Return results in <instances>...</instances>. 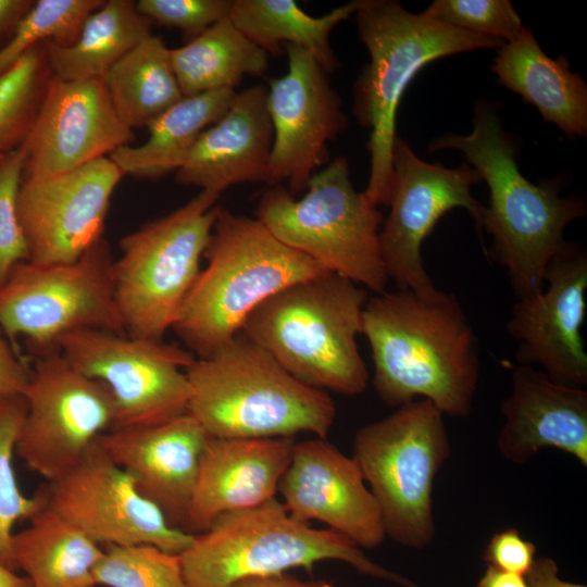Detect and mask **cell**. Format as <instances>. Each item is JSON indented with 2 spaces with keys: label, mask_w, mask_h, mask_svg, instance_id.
I'll return each instance as SVG.
<instances>
[{
  "label": "cell",
  "mask_w": 587,
  "mask_h": 587,
  "mask_svg": "<svg viewBox=\"0 0 587 587\" xmlns=\"http://www.w3.org/2000/svg\"><path fill=\"white\" fill-rule=\"evenodd\" d=\"M392 171L390 211L379 230L385 270L398 289L434 297L440 290L425 271L422 243L438 221L455 208L465 209L480 230L485 205L471 189L482 178L465 164L447 168L423 161L398 136L392 148Z\"/></svg>",
  "instance_id": "5bb4252c"
},
{
  "label": "cell",
  "mask_w": 587,
  "mask_h": 587,
  "mask_svg": "<svg viewBox=\"0 0 587 587\" xmlns=\"http://www.w3.org/2000/svg\"><path fill=\"white\" fill-rule=\"evenodd\" d=\"M444 416L416 399L354 436L352 458L378 503L386 537L407 548L424 549L436 537L433 489L452 451Z\"/></svg>",
  "instance_id": "9c48e42d"
},
{
  "label": "cell",
  "mask_w": 587,
  "mask_h": 587,
  "mask_svg": "<svg viewBox=\"0 0 587 587\" xmlns=\"http://www.w3.org/2000/svg\"><path fill=\"white\" fill-rule=\"evenodd\" d=\"M201 270L172 327L196 359H205L242 329L277 291L326 273L274 237L255 217L220 207Z\"/></svg>",
  "instance_id": "3957f363"
},
{
  "label": "cell",
  "mask_w": 587,
  "mask_h": 587,
  "mask_svg": "<svg viewBox=\"0 0 587 587\" xmlns=\"http://www.w3.org/2000/svg\"><path fill=\"white\" fill-rule=\"evenodd\" d=\"M288 71L270 80L266 105L273 126L267 186L287 183L296 197L329 162L328 142L348 126L328 74L307 50L284 46Z\"/></svg>",
  "instance_id": "2e32d148"
},
{
  "label": "cell",
  "mask_w": 587,
  "mask_h": 587,
  "mask_svg": "<svg viewBox=\"0 0 587 587\" xmlns=\"http://www.w3.org/2000/svg\"><path fill=\"white\" fill-rule=\"evenodd\" d=\"M424 13L449 26L510 42L524 25L508 0H435Z\"/></svg>",
  "instance_id": "d590c367"
},
{
  "label": "cell",
  "mask_w": 587,
  "mask_h": 587,
  "mask_svg": "<svg viewBox=\"0 0 587 587\" xmlns=\"http://www.w3.org/2000/svg\"><path fill=\"white\" fill-rule=\"evenodd\" d=\"M255 218L279 241L376 295L386 291L383 216L354 189L348 160L338 157L310 178L300 199L282 184L262 193Z\"/></svg>",
  "instance_id": "ba28073f"
},
{
  "label": "cell",
  "mask_w": 587,
  "mask_h": 587,
  "mask_svg": "<svg viewBox=\"0 0 587 587\" xmlns=\"http://www.w3.org/2000/svg\"><path fill=\"white\" fill-rule=\"evenodd\" d=\"M504 422L496 445L507 461L523 465L545 448L558 449L587 467V391L519 365L500 405Z\"/></svg>",
  "instance_id": "7402d4cb"
},
{
  "label": "cell",
  "mask_w": 587,
  "mask_h": 587,
  "mask_svg": "<svg viewBox=\"0 0 587 587\" xmlns=\"http://www.w3.org/2000/svg\"><path fill=\"white\" fill-rule=\"evenodd\" d=\"M0 587H32L27 577L18 575L0 561Z\"/></svg>",
  "instance_id": "f6af8a7d"
},
{
  "label": "cell",
  "mask_w": 587,
  "mask_h": 587,
  "mask_svg": "<svg viewBox=\"0 0 587 587\" xmlns=\"http://www.w3.org/2000/svg\"><path fill=\"white\" fill-rule=\"evenodd\" d=\"M542 291L515 299L507 332L516 342L520 365L538 366L550 379L587 385V352L582 336L586 316L587 252L566 241L552 258Z\"/></svg>",
  "instance_id": "e0dca14e"
},
{
  "label": "cell",
  "mask_w": 587,
  "mask_h": 587,
  "mask_svg": "<svg viewBox=\"0 0 587 587\" xmlns=\"http://www.w3.org/2000/svg\"><path fill=\"white\" fill-rule=\"evenodd\" d=\"M209 437L186 412L155 425L111 429L98 438V444L168 523L186 532Z\"/></svg>",
  "instance_id": "44dd1931"
},
{
  "label": "cell",
  "mask_w": 587,
  "mask_h": 587,
  "mask_svg": "<svg viewBox=\"0 0 587 587\" xmlns=\"http://www.w3.org/2000/svg\"><path fill=\"white\" fill-rule=\"evenodd\" d=\"M123 174L109 158L39 179H22L17 213L28 262L67 264L103 238L111 197Z\"/></svg>",
  "instance_id": "ac0fdd59"
},
{
  "label": "cell",
  "mask_w": 587,
  "mask_h": 587,
  "mask_svg": "<svg viewBox=\"0 0 587 587\" xmlns=\"http://www.w3.org/2000/svg\"><path fill=\"white\" fill-rule=\"evenodd\" d=\"M104 0H35L10 39L0 48V74L11 68L30 49L50 40L60 47L72 46L87 17Z\"/></svg>",
  "instance_id": "d6a6232c"
},
{
  "label": "cell",
  "mask_w": 587,
  "mask_h": 587,
  "mask_svg": "<svg viewBox=\"0 0 587 587\" xmlns=\"http://www.w3.org/2000/svg\"><path fill=\"white\" fill-rule=\"evenodd\" d=\"M55 348L109 389L114 428L155 425L187 412L191 390L186 370L196 357L177 344L84 329L62 336Z\"/></svg>",
  "instance_id": "7c38bea8"
},
{
  "label": "cell",
  "mask_w": 587,
  "mask_h": 587,
  "mask_svg": "<svg viewBox=\"0 0 587 587\" xmlns=\"http://www.w3.org/2000/svg\"><path fill=\"white\" fill-rule=\"evenodd\" d=\"M367 300L366 289L326 272L264 300L241 333L303 384L358 396L369 384L357 342Z\"/></svg>",
  "instance_id": "8992f818"
},
{
  "label": "cell",
  "mask_w": 587,
  "mask_h": 587,
  "mask_svg": "<svg viewBox=\"0 0 587 587\" xmlns=\"http://www.w3.org/2000/svg\"><path fill=\"white\" fill-rule=\"evenodd\" d=\"M476 587H528L525 576L487 565Z\"/></svg>",
  "instance_id": "ee69618b"
},
{
  "label": "cell",
  "mask_w": 587,
  "mask_h": 587,
  "mask_svg": "<svg viewBox=\"0 0 587 587\" xmlns=\"http://www.w3.org/2000/svg\"><path fill=\"white\" fill-rule=\"evenodd\" d=\"M25 161L26 153L22 145L0 157V287L16 265L29 259L17 213V196Z\"/></svg>",
  "instance_id": "8d00e7d4"
},
{
  "label": "cell",
  "mask_w": 587,
  "mask_h": 587,
  "mask_svg": "<svg viewBox=\"0 0 587 587\" xmlns=\"http://www.w3.org/2000/svg\"><path fill=\"white\" fill-rule=\"evenodd\" d=\"M1 155H2V154H1ZM1 155H0V157H1Z\"/></svg>",
  "instance_id": "bcb514c9"
},
{
  "label": "cell",
  "mask_w": 587,
  "mask_h": 587,
  "mask_svg": "<svg viewBox=\"0 0 587 587\" xmlns=\"http://www.w3.org/2000/svg\"><path fill=\"white\" fill-rule=\"evenodd\" d=\"M220 196L200 190L176 210L121 238L113 284L126 335L163 340L172 329L201 271Z\"/></svg>",
  "instance_id": "30bf717a"
},
{
  "label": "cell",
  "mask_w": 587,
  "mask_h": 587,
  "mask_svg": "<svg viewBox=\"0 0 587 587\" xmlns=\"http://www.w3.org/2000/svg\"><path fill=\"white\" fill-rule=\"evenodd\" d=\"M134 139L102 78L67 82L52 76L22 143L26 153L23 179L73 171L109 157Z\"/></svg>",
  "instance_id": "d6986e66"
},
{
  "label": "cell",
  "mask_w": 587,
  "mask_h": 587,
  "mask_svg": "<svg viewBox=\"0 0 587 587\" xmlns=\"http://www.w3.org/2000/svg\"><path fill=\"white\" fill-rule=\"evenodd\" d=\"M498 82L532 103L567 137L587 134V85L565 58L547 55L532 30L503 43L491 65Z\"/></svg>",
  "instance_id": "d4e9b609"
},
{
  "label": "cell",
  "mask_w": 587,
  "mask_h": 587,
  "mask_svg": "<svg viewBox=\"0 0 587 587\" xmlns=\"http://www.w3.org/2000/svg\"><path fill=\"white\" fill-rule=\"evenodd\" d=\"M179 557L189 587H230L298 567L312 573L317 562L326 560L402 587H421L370 560L345 535L297 520L276 498L221 515L205 532L193 534Z\"/></svg>",
  "instance_id": "52a82bcc"
},
{
  "label": "cell",
  "mask_w": 587,
  "mask_h": 587,
  "mask_svg": "<svg viewBox=\"0 0 587 587\" xmlns=\"http://www.w3.org/2000/svg\"><path fill=\"white\" fill-rule=\"evenodd\" d=\"M295 444L294 437H209L186 532H205L223 514L255 508L276 498Z\"/></svg>",
  "instance_id": "603a6c76"
},
{
  "label": "cell",
  "mask_w": 587,
  "mask_h": 587,
  "mask_svg": "<svg viewBox=\"0 0 587 587\" xmlns=\"http://www.w3.org/2000/svg\"><path fill=\"white\" fill-rule=\"evenodd\" d=\"M102 79L117 115L132 130L148 128L184 98L170 48L154 35L124 55Z\"/></svg>",
  "instance_id": "4dcf8cb0"
},
{
  "label": "cell",
  "mask_w": 587,
  "mask_h": 587,
  "mask_svg": "<svg viewBox=\"0 0 587 587\" xmlns=\"http://www.w3.org/2000/svg\"><path fill=\"white\" fill-rule=\"evenodd\" d=\"M95 579L105 587H189L179 554L152 545L108 546Z\"/></svg>",
  "instance_id": "e575fe53"
},
{
  "label": "cell",
  "mask_w": 587,
  "mask_h": 587,
  "mask_svg": "<svg viewBox=\"0 0 587 587\" xmlns=\"http://www.w3.org/2000/svg\"><path fill=\"white\" fill-rule=\"evenodd\" d=\"M267 87L236 92L227 111L198 138L175 180L221 195L241 183H265L273 146Z\"/></svg>",
  "instance_id": "cb8c5ba5"
},
{
  "label": "cell",
  "mask_w": 587,
  "mask_h": 587,
  "mask_svg": "<svg viewBox=\"0 0 587 587\" xmlns=\"http://www.w3.org/2000/svg\"><path fill=\"white\" fill-rule=\"evenodd\" d=\"M370 62L353 88L352 113L370 129L371 167L363 191L375 205H388L392 187L396 115L414 76L429 62L477 49H499V39L459 29L424 12L412 13L394 0H359L354 12Z\"/></svg>",
  "instance_id": "277c9868"
},
{
  "label": "cell",
  "mask_w": 587,
  "mask_h": 587,
  "mask_svg": "<svg viewBox=\"0 0 587 587\" xmlns=\"http://www.w3.org/2000/svg\"><path fill=\"white\" fill-rule=\"evenodd\" d=\"M15 570L32 587H96L95 569L103 549L46 504L11 541Z\"/></svg>",
  "instance_id": "484cf974"
},
{
  "label": "cell",
  "mask_w": 587,
  "mask_h": 587,
  "mask_svg": "<svg viewBox=\"0 0 587 587\" xmlns=\"http://www.w3.org/2000/svg\"><path fill=\"white\" fill-rule=\"evenodd\" d=\"M113 263L102 238L73 263L16 265L0 287V330L13 349L20 336L40 357L55 351L57 341L73 332L126 335L114 296Z\"/></svg>",
  "instance_id": "8fae6325"
},
{
  "label": "cell",
  "mask_w": 587,
  "mask_h": 587,
  "mask_svg": "<svg viewBox=\"0 0 587 587\" xmlns=\"http://www.w3.org/2000/svg\"><path fill=\"white\" fill-rule=\"evenodd\" d=\"M235 96L233 89H221L184 97L148 126L149 137L143 143L123 146L109 158L123 176L159 179L176 172L200 135L221 118Z\"/></svg>",
  "instance_id": "4316f807"
},
{
  "label": "cell",
  "mask_w": 587,
  "mask_h": 587,
  "mask_svg": "<svg viewBox=\"0 0 587 587\" xmlns=\"http://www.w3.org/2000/svg\"><path fill=\"white\" fill-rule=\"evenodd\" d=\"M230 587H337L323 580H301L296 577L280 574L270 577L247 578L235 583Z\"/></svg>",
  "instance_id": "b9f144b4"
},
{
  "label": "cell",
  "mask_w": 587,
  "mask_h": 587,
  "mask_svg": "<svg viewBox=\"0 0 587 587\" xmlns=\"http://www.w3.org/2000/svg\"><path fill=\"white\" fill-rule=\"evenodd\" d=\"M29 371L0 330V398L22 395Z\"/></svg>",
  "instance_id": "ab89813d"
},
{
  "label": "cell",
  "mask_w": 587,
  "mask_h": 587,
  "mask_svg": "<svg viewBox=\"0 0 587 587\" xmlns=\"http://www.w3.org/2000/svg\"><path fill=\"white\" fill-rule=\"evenodd\" d=\"M358 7L359 0H354L314 17L295 0H233L228 18L268 55H278L282 47L292 45L310 52L329 74L339 66L329 35Z\"/></svg>",
  "instance_id": "f1b7e54d"
},
{
  "label": "cell",
  "mask_w": 587,
  "mask_h": 587,
  "mask_svg": "<svg viewBox=\"0 0 587 587\" xmlns=\"http://www.w3.org/2000/svg\"><path fill=\"white\" fill-rule=\"evenodd\" d=\"M268 54L226 17L190 39L170 48L172 68L184 97L233 89L245 76H262Z\"/></svg>",
  "instance_id": "f546056e"
},
{
  "label": "cell",
  "mask_w": 587,
  "mask_h": 587,
  "mask_svg": "<svg viewBox=\"0 0 587 587\" xmlns=\"http://www.w3.org/2000/svg\"><path fill=\"white\" fill-rule=\"evenodd\" d=\"M151 22L132 0H104L68 47L43 42L52 76L62 80L103 78L109 70L151 36Z\"/></svg>",
  "instance_id": "83f0119b"
},
{
  "label": "cell",
  "mask_w": 587,
  "mask_h": 587,
  "mask_svg": "<svg viewBox=\"0 0 587 587\" xmlns=\"http://www.w3.org/2000/svg\"><path fill=\"white\" fill-rule=\"evenodd\" d=\"M536 546L524 539L516 528L495 533L487 544L483 559L488 565L522 576L533 567Z\"/></svg>",
  "instance_id": "f35d334b"
},
{
  "label": "cell",
  "mask_w": 587,
  "mask_h": 587,
  "mask_svg": "<svg viewBox=\"0 0 587 587\" xmlns=\"http://www.w3.org/2000/svg\"><path fill=\"white\" fill-rule=\"evenodd\" d=\"M278 492L294 517L324 523L361 549L376 548L386 538L378 503L358 462L326 438L295 444Z\"/></svg>",
  "instance_id": "ffe728a7"
},
{
  "label": "cell",
  "mask_w": 587,
  "mask_h": 587,
  "mask_svg": "<svg viewBox=\"0 0 587 587\" xmlns=\"http://www.w3.org/2000/svg\"><path fill=\"white\" fill-rule=\"evenodd\" d=\"M362 335L379 399L399 408L430 401L444 415L467 417L480 377L475 332L453 292L423 297L409 289L366 301Z\"/></svg>",
  "instance_id": "6da1fadb"
},
{
  "label": "cell",
  "mask_w": 587,
  "mask_h": 587,
  "mask_svg": "<svg viewBox=\"0 0 587 587\" xmlns=\"http://www.w3.org/2000/svg\"><path fill=\"white\" fill-rule=\"evenodd\" d=\"M42 490L48 508L99 545H152L179 554L193 538L168 523L98 440L73 469Z\"/></svg>",
  "instance_id": "9a60e30c"
},
{
  "label": "cell",
  "mask_w": 587,
  "mask_h": 587,
  "mask_svg": "<svg viewBox=\"0 0 587 587\" xmlns=\"http://www.w3.org/2000/svg\"><path fill=\"white\" fill-rule=\"evenodd\" d=\"M22 396L26 414L15 453L48 483L73 469L115 426L105 385L80 373L58 350L38 357Z\"/></svg>",
  "instance_id": "4fadbf2b"
},
{
  "label": "cell",
  "mask_w": 587,
  "mask_h": 587,
  "mask_svg": "<svg viewBox=\"0 0 587 587\" xmlns=\"http://www.w3.org/2000/svg\"><path fill=\"white\" fill-rule=\"evenodd\" d=\"M187 412L214 438H326L335 417L330 396L303 384L243 333L187 367Z\"/></svg>",
  "instance_id": "5b68a950"
},
{
  "label": "cell",
  "mask_w": 587,
  "mask_h": 587,
  "mask_svg": "<svg viewBox=\"0 0 587 587\" xmlns=\"http://www.w3.org/2000/svg\"><path fill=\"white\" fill-rule=\"evenodd\" d=\"M525 578L528 587H586L562 579L557 562L549 557L536 559Z\"/></svg>",
  "instance_id": "60d3db41"
},
{
  "label": "cell",
  "mask_w": 587,
  "mask_h": 587,
  "mask_svg": "<svg viewBox=\"0 0 587 587\" xmlns=\"http://www.w3.org/2000/svg\"><path fill=\"white\" fill-rule=\"evenodd\" d=\"M51 77L43 42L0 74V155L26 139Z\"/></svg>",
  "instance_id": "1f68e13d"
},
{
  "label": "cell",
  "mask_w": 587,
  "mask_h": 587,
  "mask_svg": "<svg viewBox=\"0 0 587 587\" xmlns=\"http://www.w3.org/2000/svg\"><path fill=\"white\" fill-rule=\"evenodd\" d=\"M25 414L22 395L0 398V561L15 572L11 551L14 526L28 521L46 504L42 488L28 497L20 489L15 476L13 455Z\"/></svg>",
  "instance_id": "836d02e7"
},
{
  "label": "cell",
  "mask_w": 587,
  "mask_h": 587,
  "mask_svg": "<svg viewBox=\"0 0 587 587\" xmlns=\"http://www.w3.org/2000/svg\"><path fill=\"white\" fill-rule=\"evenodd\" d=\"M442 149L461 151L488 185L480 230L491 236L490 257L505 270L515 299L542 291L548 265L566 243L565 228L586 214V203L561 197L554 182L536 185L520 172L513 138L486 101L477 102L470 134L442 135L428 146L429 152Z\"/></svg>",
  "instance_id": "7a4b0ae2"
},
{
  "label": "cell",
  "mask_w": 587,
  "mask_h": 587,
  "mask_svg": "<svg viewBox=\"0 0 587 587\" xmlns=\"http://www.w3.org/2000/svg\"><path fill=\"white\" fill-rule=\"evenodd\" d=\"M35 0H0V39L12 34Z\"/></svg>",
  "instance_id": "7bdbcfd3"
},
{
  "label": "cell",
  "mask_w": 587,
  "mask_h": 587,
  "mask_svg": "<svg viewBox=\"0 0 587 587\" xmlns=\"http://www.w3.org/2000/svg\"><path fill=\"white\" fill-rule=\"evenodd\" d=\"M233 0H138V11L150 22L182 30L190 39L228 17Z\"/></svg>",
  "instance_id": "74e56055"
}]
</instances>
